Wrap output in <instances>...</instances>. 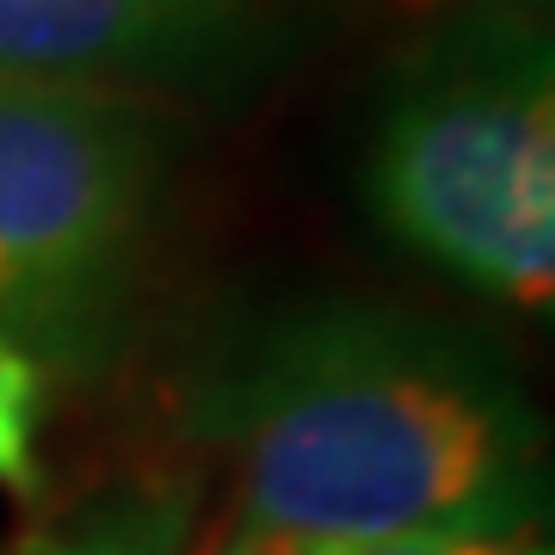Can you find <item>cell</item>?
Here are the masks:
<instances>
[{
	"instance_id": "cell-1",
	"label": "cell",
	"mask_w": 555,
	"mask_h": 555,
	"mask_svg": "<svg viewBox=\"0 0 555 555\" xmlns=\"http://www.w3.org/2000/svg\"><path fill=\"white\" fill-rule=\"evenodd\" d=\"M192 426L235 469L241 531L291 550L531 531L543 426L469 327L371 297L284 302L217 346Z\"/></svg>"
},
{
	"instance_id": "cell-2",
	"label": "cell",
	"mask_w": 555,
	"mask_h": 555,
	"mask_svg": "<svg viewBox=\"0 0 555 555\" xmlns=\"http://www.w3.org/2000/svg\"><path fill=\"white\" fill-rule=\"evenodd\" d=\"M364 204L401 254L476 297L555 302V50L531 7H463L383 80Z\"/></svg>"
},
{
	"instance_id": "cell-3",
	"label": "cell",
	"mask_w": 555,
	"mask_h": 555,
	"mask_svg": "<svg viewBox=\"0 0 555 555\" xmlns=\"http://www.w3.org/2000/svg\"><path fill=\"white\" fill-rule=\"evenodd\" d=\"M173 160L155 105L0 80V334L68 364L105 346Z\"/></svg>"
},
{
	"instance_id": "cell-4",
	"label": "cell",
	"mask_w": 555,
	"mask_h": 555,
	"mask_svg": "<svg viewBox=\"0 0 555 555\" xmlns=\"http://www.w3.org/2000/svg\"><path fill=\"white\" fill-rule=\"evenodd\" d=\"M278 0H0V80L75 93H204L254 68Z\"/></svg>"
},
{
	"instance_id": "cell-5",
	"label": "cell",
	"mask_w": 555,
	"mask_h": 555,
	"mask_svg": "<svg viewBox=\"0 0 555 555\" xmlns=\"http://www.w3.org/2000/svg\"><path fill=\"white\" fill-rule=\"evenodd\" d=\"M25 555H192V488L173 476L118 481L31 537Z\"/></svg>"
},
{
	"instance_id": "cell-6",
	"label": "cell",
	"mask_w": 555,
	"mask_h": 555,
	"mask_svg": "<svg viewBox=\"0 0 555 555\" xmlns=\"http://www.w3.org/2000/svg\"><path fill=\"white\" fill-rule=\"evenodd\" d=\"M43 408H50V383H43V358L0 334V488L31 500L43 488Z\"/></svg>"
},
{
	"instance_id": "cell-7",
	"label": "cell",
	"mask_w": 555,
	"mask_h": 555,
	"mask_svg": "<svg viewBox=\"0 0 555 555\" xmlns=\"http://www.w3.org/2000/svg\"><path fill=\"white\" fill-rule=\"evenodd\" d=\"M302 555H550L537 531H414L383 537V543H334V550Z\"/></svg>"
},
{
	"instance_id": "cell-8",
	"label": "cell",
	"mask_w": 555,
	"mask_h": 555,
	"mask_svg": "<svg viewBox=\"0 0 555 555\" xmlns=\"http://www.w3.org/2000/svg\"><path fill=\"white\" fill-rule=\"evenodd\" d=\"M204 555H302V550H291V543H272V537L241 531V525H235V531H222Z\"/></svg>"
},
{
	"instance_id": "cell-9",
	"label": "cell",
	"mask_w": 555,
	"mask_h": 555,
	"mask_svg": "<svg viewBox=\"0 0 555 555\" xmlns=\"http://www.w3.org/2000/svg\"><path fill=\"white\" fill-rule=\"evenodd\" d=\"M456 13H463V7H531V0H451Z\"/></svg>"
}]
</instances>
